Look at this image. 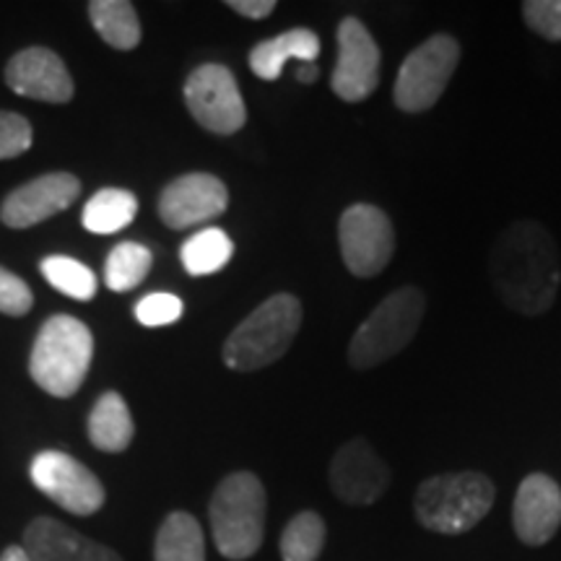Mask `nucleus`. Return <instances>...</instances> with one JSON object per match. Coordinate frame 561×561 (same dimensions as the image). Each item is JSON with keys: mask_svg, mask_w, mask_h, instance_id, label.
Masks as SVG:
<instances>
[{"mask_svg": "<svg viewBox=\"0 0 561 561\" xmlns=\"http://www.w3.org/2000/svg\"><path fill=\"white\" fill-rule=\"evenodd\" d=\"M489 276L510 310L530 318L549 312L561 284L557 242L538 221L510 224L489 255Z\"/></svg>", "mask_w": 561, "mask_h": 561, "instance_id": "1", "label": "nucleus"}, {"mask_svg": "<svg viewBox=\"0 0 561 561\" xmlns=\"http://www.w3.org/2000/svg\"><path fill=\"white\" fill-rule=\"evenodd\" d=\"M265 489L250 471L229 473L208 504L210 530L224 559L242 561L255 557L265 536Z\"/></svg>", "mask_w": 561, "mask_h": 561, "instance_id": "2", "label": "nucleus"}, {"mask_svg": "<svg viewBox=\"0 0 561 561\" xmlns=\"http://www.w3.org/2000/svg\"><path fill=\"white\" fill-rule=\"evenodd\" d=\"M94 335L81 320L70 314H53L42 322L30 356V375L47 396L70 398L87 380Z\"/></svg>", "mask_w": 561, "mask_h": 561, "instance_id": "3", "label": "nucleus"}, {"mask_svg": "<svg viewBox=\"0 0 561 561\" xmlns=\"http://www.w3.org/2000/svg\"><path fill=\"white\" fill-rule=\"evenodd\" d=\"M301 328V301L291 294H273L255 307L224 343V364L234 371H257L276 364L289 351Z\"/></svg>", "mask_w": 561, "mask_h": 561, "instance_id": "4", "label": "nucleus"}, {"mask_svg": "<svg viewBox=\"0 0 561 561\" xmlns=\"http://www.w3.org/2000/svg\"><path fill=\"white\" fill-rule=\"evenodd\" d=\"M496 489L483 473H442L416 489L413 512L419 525L442 536H460L476 528L494 507Z\"/></svg>", "mask_w": 561, "mask_h": 561, "instance_id": "5", "label": "nucleus"}, {"mask_svg": "<svg viewBox=\"0 0 561 561\" xmlns=\"http://www.w3.org/2000/svg\"><path fill=\"white\" fill-rule=\"evenodd\" d=\"M426 312V297L416 286H403L388 294L371 310L348 343V364L354 369L380 367L398 356L416 339Z\"/></svg>", "mask_w": 561, "mask_h": 561, "instance_id": "6", "label": "nucleus"}, {"mask_svg": "<svg viewBox=\"0 0 561 561\" xmlns=\"http://www.w3.org/2000/svg\"><path fill=\"white\" fill-rule=\"evenodd\" d=\"M460 62V45L450 34H434L409 53L398 70L392 100L403 112H426L439 102Z\"/></svg>", "mask_w": 561, "mask_h": 561, "instance_id": "7", "label": "nucleus"}, {"mask_svg": "<svg viewBox=\"0 0 561 561\" xmlns=\"http://www.w3.org/2000/svg\"><path fill=\"white\" fill-rule=\"evenodd\" d=\"M341 255L346 268L359 278L380 276L396 252V229L382 208L356 203L343 210L339 224Z\"/></svg>", "mask_w": 561, "mask_h": 561, "instance_id": "8", "label": "nucleus"}, {"mask_svg": "<svg viewBox=\"0 0 561 561\" xmlns=\"http://www.w3.org/2000/svg\"><path fill=\"white\" fill-rule=\"evenodd\" d=\"M185 104L195 123L216 136H231L248 123V107L234 73L219 62H206L187 76Z\"/></svg>", "mask_w": 561, "mask_h": 561, "instance_id": "9", "label": "nucleus"}, {"mask_svg": "<svg viewBox=\"0 0 561 561\" xmlns=\"http://www.w3.org/2000/svg\"><path fill=\"white\" fill-rule=\"evenodd\" d=\"M30 476L42 494L50 496L58 507L70 512V515L89 517L100 512L107 502V491H104L102 481L68 453H39L32 460Z\"/></svg>", "mask_w": 561, "mask_h": 561, "instance_id": "10", "label": "nucleus"}, {"mask_svg": "<svg viewBox=\"0 0 561 561\" xmlns=\"http://www.w3.org/2000/svg\"><path fill=\"white\" fill-rule=\"evenodd\" d=\"M380 83V47L359 19L346 16L339 24V62L331 87L343 102H364Z\"/></svg>", "mask_w": 561, "mask_h": 561, "instance_id": "11", "label": "nucleus"}, {"mask_svg": "<svg viewBox=\"0 0 561 561\" xmlns=\"http://www.w3.org/2000/svg\"><path fill=\"white\" fill-rule=\"evenodd\" d=\"M333 494L351 507H367L382 500L390 486V468L371 450L367 439H351L333 455L331 471Z\"/></svg>", "mask_w": 561, "mask_h": 561, "instance_id": "12", "label": "nucleus"}, {"mask_svg": "<svg viewBox=\"0 0 561 561\" xmlns=\"http://www.w3.org/2000/svg\"><path fill=\"white\" fill-rule=\"evenodd\" d=\"M229 206V191L219 178L206 172L182 174L159 195V219L174 231L221 216Z\"/></svg>", "mask_w": 561, "mask_h": 561, "instance_id": "13", "label": "nucleus"}, {"mask_svg": "<svg viewBox=\"0 0 561 561\" xmlns=\"http://www.w3.org/2000/svg\"><path fill=\"white\" fill-rule=\"evenodd\" d=\"M81 195V182L70 172H50L13 191L0 206V221L11 229H30L62 214Z\"/></svg>", "mask_w": 561, "mask_h": 561, "instance_id": "14", "label": "nucleus"}, {"mask_svg": "<svg viewBox=\"0 0 561 561\" xmlns=\"http://www.w3.org/2000/svg\"><path fill=\"white\" fill-rule=\"evenodd\" d=\"M5 83L19 96L47 104H66L76 91L66 62L50 47H26L13 55L5 66Z\"/></svg>", "mask_w": 561, "mask_h": 561, "instance_id": "15", "label": "nucleus"}, {"mask_svg": "<svg viewBox=\"0 0 561 561\" xmlns=\"http://www.w3.org/2000/svg\"><path fill=\"white\" fill-rule=\"evenodd\" d=\"M517 538L528 546H543L557 536L561 525V489L546 473H530L520 483L512 507Z\"/></svg>", "mask_w": 561, "mask_h": 561, "instance_id": "16", "label": "nucleus"}, {"mask_svg": "<svg viewBox=\"0 0 561 561\" xmlns=\"http://www.w3.org/2000/svg\"><path fill=\"white\" fill-rule=\"evenodd\" d=\"M21 546L32 561H123L115 549L91 541L55 517H37L26 525Z\"/></svg>", "mask_w": 561, "mask_h": 561, "instance_id": "17", "label": "nucleus"}, {"mask_svg": "<svg viewBox=\"0 0 561 561\" xmlns=\"http://www.w3.org/2000/svg\"><path fill=\"white\" fill-rule=\"evenodd\" d=\"M320 39L312 30H289L278 37L265 39L250 50V68L257 79L276 81L284 73L286 60L318 62Z\"/></svg>", "mask_w": 561, "mask_h": 561, "instance_id": "18", "label": "nucleus"}, {"mask_svg": "<svg viewBox=\"0 0 561 561\" xmlns=\"http://www.w3.org/2000/svg\"><path fill=\"white\" fill-rule=\"evenodd\" d=\"M89 439L96 450L102 453H123L128 450L136 426H133V416L128 403L121 392L107 390L100 396V401L94 403V409L89 413L87 424Z\"/></svg>", "mask_w": 561, "mask_h": 561, "instance_id": "19", "label": "nucleus"}, {"mask_svg": "<svg viewBox=\"0 0 561 561\" xmlns=\"http://www.w3.org/2000/svg\"><path fill=\"white\" fill-rule=\"evenodd\" d=\"M153 561H206V538L201 523L187 512H172L159 525Z\"/></svg>", "mask_w": 561, "mask_h": 561, "instance_id": "20", "label": "nucleus"}, {"mask_svg": "<svg viewBox=\"0 0 561 561\" xmlns=\"http://www.w3.org/2000/svg\"><path fill=\"white\" fill-rule=\"evenodd\" d=\"M89 19L96 34L115 50H133L140 45V21L128 0H91Z\"/></svg>", "mask_w": 561, "mask_h": 561, "instance_id": "21", "label": "nucleus"}, {"mask_svg": "<svg viewBox=\"0 0 561 561\" xmlns=\"http://www.w3.org/2000/svg\"><path fill=\"white\" fill-rule=\"evenodd\" d=\"M138 214V198L130 191L121 187H104L94 193L83 206L81 224L91 234H117L130 227Z\"/></svg>", "mask_w": 561, "mask_h": 561, "instance_id": "22", "label": "nucleus"}, {"mask_svg": "<svg viewBox=\"0 0 561 561\" xmlns=\"http://www.w3.org/2000/svg\"><path fill=\"white\" fill-rule=\"evenodd\" d=\"M231 255H234V242L229 240L227 231L216 227H208L198 231V234H193L180 250L185 271L198 278L221 271L231 261Z\"/></svg>", "mask_w": 561, "mask_h": 561, "instance_id": "23", "label": "nucleus"}, {"mask_svg": "<svg viewBox=\"0 0 561 561\" xmlns=\"http://www.w3.org/2000/svg\"><path fill=\"white\" fill-rule=\"evenodd\" d=\"M151 250L140 242H121L112 248L104 263V284L112 291H130L149 276L151 271Z\"/></svg>", "mask_w": 561, "mask_h": 561, "instance_id": "24", "label": "nucleus"}, {"mask_svg": "<svg viewBox=\"0 0 561 561\" xmlns=\"http://www.w3.org/2000/svg\"><path fill=\"white\" fill-rule=\"evenodd\" d=\"M322 546H325V520L318 512H299L280 536V559L318 561Z\"/></svg>", "mask_w": 561, "mask_h": 561, "instance_id": "25", "label": "nucleus"}, {"mask_svg": "<svg viewBox=\"0 0 561 561\" xmlns=\"http://www.w3.org/2000/svg\"><path fill=\"white\" fill-rule=\"evenodd\" d=\"M42 276L47 278V284L60 294H66L70 299L89 301L96 294V276L89 265L76 261L68 255H50L39 263Z\"/></svg>", "mask_w": 561, "mask_h": 561, "instance_id": "26", "label": "nucleus"}, {"mask_svg": "<svg viewBox=\"0 0 561 561\" xmlns=\"http://www.w3.org/2000/svg\"><path fill=\"white\" fill-rule=\"evenodd\" d=\"M182 310H185V307H182L180 297H174V294L157 291V294H149V297H144L138 301L136 320L146 328L172 325V322H178L182 318Z\"/></svg>", "mask_w": 561, "mask_h": 561, "instance_id": "27", "label": "nucleus"}, {"mask_svg": "<svg viewBox=\"0 0 561 561\" xmlns=\"http://www.w3.org/2000/svg\"><path fill=\"white\" fill-rule=\"evenodd\" d=\"M32 125L19 112H0V161L21 157L32 149Z\"/></svg>", "mask_w": 561, "mask_h": 561, "instance_id": "28", "label": "nucleus"}, {"mask_svg": "<svg viewBox=\"0 0 561 561\" xmlns=\"http://www.w3.org/2000/svg\"><path fill=\"white\" fill-rule=\"evenodd\" d=\"M523 19L533 32L549 42H561V0H528Z\"/></svg>", "mask_w": 561, "mask_h": 561, "instance_id": "29", "label": "nucleus"}, {"mask_svg": "<svg viewBox=\"0 0 561 561\" xmlns=\"http://www.w3.org/2000/svg\"><path fill=\"white\" fill-rule=\"evenodd\" d=\"M32 307L34 294L30 286H26V280L0 265V312L9 314V318H21V314L30 312Z\"/></svg>", "mask_w": 561, "mask_h": 561, "instance_id": "30", "label": "nucleus"}, {"mask_svg": "<svg viewBox=\"0 0 561 561\" xmlns=\"http://www.w3.org/2000/svg\"><path fill=\"white\" fill-rule=\"evenodd\" d=\"M227 5L234 13H240V16L252 19V21L268 19L273 9H276V3H273V0H229Z\"/></svg>", "mask_w": 561, "mask_h": 561, "instance_id": "31", "label": "nucleus"}, {"mask_svg": "<svg viewBox=\"0 0 561 561\" xmlns=\"http://www.w3.org/2000/svg\"><path fill=\"white\" fill-rule=\"evenodd\" d=\"M297 79L301 83H314L320 79V68L318 62H301V68L297 70Z\"/></svg>", "mask_w": 561, "mask_h": 561, "instance_id": "32", "label": "nucleus"}, {"mask_svg": "<svg viewBox=\"0 0 561 561\" xmlns=\"http://www.w3.org/2000/svg\"><path fill=\"white\" fill-rule=\"evenodd\" d=\"M0 561H32L30 553L24 551V546H9L3 553H0Z\"/></svg>", "mask_w": 561, "mask_h": 561, "instance_id": "33", "label": "nucleus"}]
</instances>
